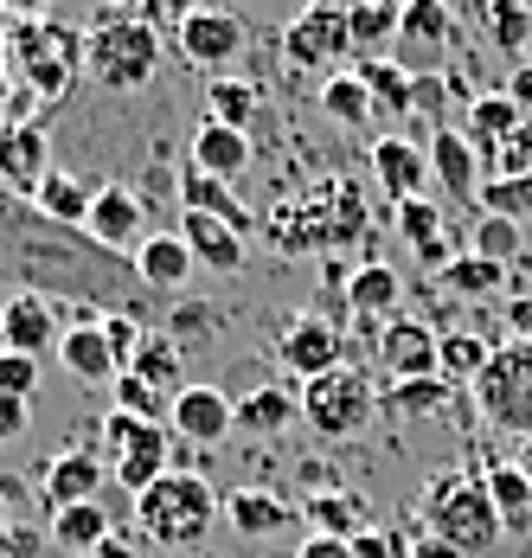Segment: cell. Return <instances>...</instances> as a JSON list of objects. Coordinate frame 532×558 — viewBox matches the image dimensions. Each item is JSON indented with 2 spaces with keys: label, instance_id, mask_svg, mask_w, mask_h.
Masks as SVG:
<instances>
[{
  "label": "cell",
  "instance_id": "21",
  "mask_svg": "<svg viewBox=\"0 0 532 558\" xmlns=\"http://www.w3.org/2000/svg\"><path fill=\"white\" fill-rule=\"evenodd\" d=\"M46 173H52L46 122H7V129H0V180H13L20 193H33Z\"/></svg>",
  "mask_w": 532,
  "mask_h": 558
},
{
  "label": "cell",
  "instance_id": "20",
  "mask_svg": "<svg viewBox=\"0 0 532 558\" xmlns=\"http://www.w3.org/2000/svg\"><path fill=\"white\" fill-rule=\"evenodd\" d=\"M193 270H200V257L186 251L180 231H148V244L135 251V282L142 289H160V295H180L193 282Z\"/></svg>",
  "mask_w": 532,
  "mask_h": 558
},
{
  "label": "cell",
  "instance_id": "14",
  "mask_svg": "<svg viewBox=\"0 0 532 558\" xmlns=\"http://www.w3.org/2000/svg\"><path fill=\"white\" fill-rule=\"evenodd\" d=\"M84 238L104 244V251H142L148 244V206H142V193L135 186H97Z\"/></svg>",
  "mask_w": 532,
  "mask_h": 558
},
{
  "label": "cell",
  "instance_id": "15",
  "mask_svg": "<svg viewBox=\"0 0 532 558\" xmlns=\"http://www.w3.org/2000/svg\"><path fill=\"white\" fill-rule=\"evenodd\" d=\"M373 180H378V193H385L391 206L424 199V186L436 180V173H430V148L411 142V135H378L373 142Z\"/></svg>",
  "mask_w": 532,
  "mask_h": 558
},
{
  "label": "cell",
  "instance_id": "44",
  "mask_svg": "<svg viewBox=\"0 0 532 558\" xmlns=\"http://www.w3.org/2000/svg\"><path fill=\"white\" fill-rule=\"evenodd\" d=\"M481 213H494V219H513L527 225L532 219V173H507V180H481Z\"/></svg>",
  "mask_w": 532,
  "mask_h": 558
},
{
  "label": "cell",
  "instance_id": "45",
  "mask_svg": "<svg viewBox=\"0 0 532 558\" xmlns=\"http://www.w3.org/2000/svg\"><path fill=\"white\" fill-rule=\"evenodd\" d=\"M109 391H116V411H129V417H148V424H160V411L173 404V398H167L160 386L135 379V373H122V379H116Z\"/></svg>",
  "mask_w": 532,
  "mask_h": 558
},
{
  "label": "cell",
  "instance_id": "40",
  "mask_svg": "<svg viewBox=\"0 0 532 558\" xmlns=\"http://www.w3.org/2000/svg\"><path fill=\"white\" fill-rule=\"evenodd\" d=\"M436 282H443L449 295L487 302V295H500V289H507V270H500V264H487V257H475V251H462V257H449V264L436 270Z\"/></svg>",
  "mask_w": 532,
  "mask_h": 558
},
{
  "label": "cell",
  "instance_id": "56",
  "mask_svg": "<svg viewBox=\"0 0 532 558\" xmlns=\"http://www.w3.org/2000/svg\"><path fill=\"white\" fill-rule=\"evenodd\" d=\"M411 558H462L449 539H436V533H411Z\"/></svg>",
  "mask_w": 532,
  "mask_h": 558
},
{
  "label": "cell",
  "instance_id": "27",
  "mask_svg": "<svg viewBox=\"0 0 532 558\" xmlns=\"http://www.w3.org/2000/svg\"><path fill=\"white\" fill-rule=\"evenodd\" d=\"M109 533V513L104 501H77V507H58L52 513V526H46V539H52L58 553H71V558H97V546H104Z\"/></svg>",
  "mask_w": 532,
  "mask_h": 558
},
{
  "label": "cell",
  "instance_id": "38",
  "mask_svg": "<svg viewBox=\"0 0 532 558\" xmlns=\"http://www.w3.org/2000/svg\"><path fill=\"white\" fill-rule=\"evenodd\" d=\"M398 231H404V244H411L424 264H436V270L456 257L449 238H443V213H436L430 199H404V206H398Z\"/></svg>",
  "mask_w": 532,
  "mask_h": 558
},
{
  "label": "cell",
  "instance_id": "53",
  "mask_svg": "<svg viewBox=\"0 0 532 558\" xmlns=\"http://www.w3.org/2000/svg\"><path fill=\"white\" fill-rule=\"evenodd\" d=\"M295 558H353V539H327V533H309Z\"/></svg>",
  "mask_w": 532,
  "mask_h": 558
},
{
  "label": "cell",
  "instance_id": "57",
  "mask_svg": "<svg viewBox=\"0 0 532 558\" xmlns=\"http://www.w3.org/2000/svg\"><path fill=\"white\" fill-rule=\"evenodd\" d=\"M97 558H142V546H135L129 533H109L104 546H97Z\"/></svg>",
  "mask_w": 532,
  "mask_h": 558
},
{
  "label": "cell",
  "instance_id": "3",
  "mask_svg": "<svg viewBox=\"0 0 532 558\" xmlns=\"http://www.w3.org/2000/svg\"><path fill=\"white\" fill-rule=\"evenodd\" d=\"M418 513H424V533H436V539H449L462 558H481L500 546V513H494V501H487V482L481 475H462V469H436L424 488V501H418Z\"/></svg>",
  "mask_w": 532,
  "mask_h": 558
},
{
  "label": "cell",
  "instance_id": "5",
  "mask_svg": "<svg viewBox=\"0 0 532 558\" xmlns=\"http://www.w3.org/2000/svg\"><path fill=\"white\" fill-rule=\"evenodd\" d=\"M469 391H475V411L494 424V430H507V437L532 444V340H507V347H494L487 373H481Z\"/></svg>",
  "mask_w": 532,
  "mask_h": 558
},
{
  "label": "cell",
  "instance_id": "60",
  "mask_svg": "<svg viewBox=\"0 0 532 558\" xmlns=\"http://www.w3.org/2000/svg\"><path fill=\"white\" fill-rule=\"evenodd\" d=\"M7 526H13V520H7V488H0V533H7Z\"/></svg>",
  "mask_w": 532,
  "mask_h": 558
},
{
  "label": "cell",
  "instance_id": "37",
  "mask_svg": "<svg viewBox=\"0 0 532 558\" xmlns=\"http://www.w3.org/2000/svg\"><path fill=\"white\" fill-rule=\"evenodd\" d=\"M321 116L327 122H340V129H360V122H373V90L360 84V71H334V77H321Z\"/></svg>",
  "mask_w": 532,
  "mask_h": 558
},
{
  "label": "cell",
  "instance_id": "63",
  "mask_svg": "<svg viewBox=\"0 0 532 558\" xmlns=\"http://www.w3.org/2000/svg\"><path fill=\"white\" fill-rule=\"evenodd\" d=\"M398 7H404V0H398Z\"/></svg>",
  "mask_w": 532,
  "mask_h": 558
},
{
  "label": "cell",
  "instance_id": "58",
  "mask_svg": "<svg viewBox=\"0 0 532 558\" xmlns=\"http://www.w3.org/2000/svg\"><path fill=\"white\" fill-rule=\"evenodd\" d=\"M0 7H13V13H26V20H33V13H46L52 0H0Z\"/></svg>",
  "mask_w": 532,
  "mask_h": 558
},
{
  "label": "cell",
  "instance_id": "62",
  "mask_svg": "<svg viewBox=\"0 0 532 558\" xmlns=\"http://www.w3.org/2000/svg\"><path fill=\"white\" fill-rule=\"evenodd\" d=\"M527 295H532V277H527Z\"/></svg>",
  "mask_w": 532,
  "mask_h": 558
},
{
  "label": "cell",
  "instance_id": "28",
  "mask_svg": "<svg viewBox=\"0 0 532 558\" xmlns=\"http://www.w3.org/2000/svg\"><path fill=\"white\" fill-rule=\"evenodd\" d=\"M520 122H527V110H520L507 90H487V97H475V104H469V116H462V135L475 142L481 168H487V155H494V148H500Z\"/></svg>",
  "mask_w": 532,
  "mask_h": 558
},
{
  "label": "cell",
  "instance_id": "46",
  "mask_svg": "<svg viewBox=\"0 0 532 558\" xmlns=\"http://www.w3.org/2000/svg\"><path fill=\"white\" fill-rule=\"evenodd\" d=\"M507 173H532V116L487 155V180H507Z\"/></svg>",
  "mask_w": 532,
  "mask_h": 558
},
{
  "label": "cell",
  "instance_id": "2",
  "mask_svg": "<svg viewBox=\"0 0 532 558\" xmlns=\"http://www.w3.org/2000/svg\"><path fill=\"white\" fill-rule=\"evenodd\" d=\"M218 513H225V501L213 495L206 475L167 469L148 495H135V533H142L148 546H167V553H193V546L213 533Z\"/></svg>",
  "mask_w": 532,
  "mask_h": 558
},
{
  "label": "cell",
  "instance_id": "59",
  "mask_svg": "<svg viewBox=\"0 0 532 558\" xmlns=\"http://www.w3.org/2000/svg\"><path fill=\"white\" fill-rule=\"evenodd\" d=\"M513 462H520V475L532 482V444H520V456H513Z\"/></svg>",
  "mask_w": 532,
  "mask_h": 558
},
{
  "label": "cell",
  "instance_id": "30",
  "mask_svg": "<svg viewBox=\"0 0 532 558\" xmlns=\"http://www.w3.org/2000/svg\"><path fill=\"white\" fill-rule=\"evenodd\" d=\"M295 417H302V398L282 386H257L238 398V430L244 437H282V430H295Z\"/></svg>",
  "mask_w": 532,
  "mask_h": 558
},
{
  "label": "cell",
  "instance_id": "1",
  "mask_svg": "<svg viewBox=\"0 0 532 558\" xmlns=\"http://www.w3.org/2000/svg\"><path fill=\"white\" fill-rule=\"evenodd\" d=\"M84 77H90L97 90H116V97L148 90L160 77L155 20H135V13H122V7H104L97 26L84 33Z\"/></svg>",
  "mask_w": 532,
  "mask_h": 558
},
{
  "label": "cell",
  "instance_id": "8",
  "mask_svg": "<svg viewBox=\"0 0 532 558\" xmlns=\"http://www.w3.org/2000/svg\"><path fill=\"white\" fill-rule=\"evenodd\" d=\"M282 58L295 71H340L353 58V39H347V0H309L289 26H282Z\"/></svg>",
  "mask_w": 532,
  "mask_h": 558
},
{
  "label": "cell",
  "instance_id": "49",
  "mask_svg": "<svg viewBox=\"0 0 532 558\" xmlns=\"http://www.w3.org/2000/svg\"><path fill=\"white\" fill-rule=\"evenodd\" d=\"M104 335H109V347H116V360H122V373H129V360H135V347H142L148 328H142L135 315H122V308H116V315H104Z\"/></svg>",
  "mask_w": 532,
  "mask_h": 558
},
{
  "label": "cell",
  "instance_id": "19",
  "mask_svg": "<svg viewBox=\"0 0 532 558\" xmlns=\"http://www.w3.org/2000/svg\"><path fill=\"white\" fill-rule=\"evenodd\" d=\"M186 168L213 173V180H238L251 168V129H231V122H193V142H186Z\"/></svg>",
  "mask_w": 532,
  "mask_h": 558
},
{
  "label": "cell",
  "instance_id": "43",
  "mask_svg": "<svg viewBox=\"0 0 532 558\" xmlns=\"http://www.w3.org/2000/svg\"><path fill=\"white\" fill-rule=\"evenodd\" d=\"M257 110H264V90H257V84H244V77H213V84H206V116H213V122L244 129Z\"/></svg>",
  "mask_w": 532,
  "mask_h": 558
},
{
  "label": "cell",
  "instance_id": "10",
  "mask_svg": "<svg viewBox=\"0 0 532 558\" xmlns=\"http://www.w3.org/2000/svg\"><path fill=\"white\" fill-rule=\"evenodd\" d=\"M436 347H443V335L430 322H418V315H391L373 335V353H378V366L391 373V386L398 379H436Z\"/></svg>",
  "mask_w": 532,
  "mask_h": 558
},
{
  "label": "cell",
  "instance_id": "36",
  "mask_svg": "<svg viewBox=\"0 0 532 558\" xmlns=\"http://www.w3.org/2000/svg\"><path fill=\"white\" fill-rule=\"evenodd\" d=\"M90 199H97V193H90L84 180H71V173H58V168L33 186V206H39L52 225H77V231H84V219H90Z\"/></svg>",
  "mask_w": 532,
  "mask_h": 558
},
{
  "label": "cell",
  "instance_id": "42",
  "mask_svg": "<svg viewBox=\"0 0 532 558\" xmlns=\"http://www.w3.org/2000/svg\"><path fill=\"white\" fill-rule=\"evenodd\" d=\"M449 379L436 373V379H398V386L385 391V411H398L404 424H424V417H436L443 404H449Z\"/></svg>",
  "mask_w": 532,
  "mask_h": 558
},
{
  "label": "cell",
  "instance_id": "34",
  "mask_svg": "<svg viewBox=\"0 0 532 558\" xmlns=\"http://www.w3.org/2000/svg\"><path fill=\"white\" fill-rule=\"evenodd\" d=\"M481 33L494 52L520 58L532 46V0H481Z\"/></svg>",
  "mask_w": 532,
  "mask_h": 558
},
{
  "label": "cell",
  "instance_id": "39",
  "mask_svg": "<svg viewBox=\"0 0 532 558\" xmlns=\"http://www.w3.org/2000/svg\"><path fill=\"white\" fill-rule=\"evenodd\" d=\"M487 360H494V347L469 328H449L443 347H436V373L449 379V386H475L481 373H487Z\"/></svg>",
  "mask_w": 532,
  "mask_h": 558
},
{
  "label": "cell",
  "instance_id": "7",
  "mask_svg": "<svg viewBox=\"0 0 532 558\" xmlns=\"http://www.w3.org/2000/svg\"><path fill=\"white\" fill-rule=\"evenodd\" d=\"M97 430H104V462H109V475H116L129 495H148L160 475H167V449H173V430H167V424L129 417V411H109Z\"/></svg>",
  "mask_w": 532,
  "mask_h": 558
},
{
  "label": "cell",
  "instance_id": "54",
  "mask_svg": "<svg viewBox=\"0 0 532 558\" xmlns=\"http://www.w3.org/2000/svg\"><path fill=\"white\" fill-rule=\"evenodd\" d=\"M507 97H513V104L532 116V58H520V64L507 71Z\"/></svg>",
  "mask_w": 532,
  "mask_h": 558
},
{
  "label": "cell",
  "instance_id": "50",
  "mask_svg": "<svg viewBox=\"0 0 532 558\" xmlns=\"http://www.w3.org/2000/svg\"><path fill=\"white\" fill-rule=\"evenodd\" d=\"M46 546V533H33V526H7L0 533V558H39Z\"/></svg>",
  "mask_w": 532,
  "mask_h": 558
},
{
  "label": "cell",
  "instance_id": "48",
  "mask_svg": "<svg viewBox=\"0 0 532 558\" xmlns=\"http://www.w3.org/2000/svg\"><path fill=\"white\" fill-rule=\"evenodd\" d=\"M353 558H411V533H398V526H366V533H353Z\"/></svg>",
  "mask_w": 532,
  "mask_h": 558
},
{
  "label": "cell",
  "instance_id": "4",
  "mask_svg": "<svg viewBox=\"0 0 532 558\" xmlns=\"http://www.w3.org/2000/svg\"><path fill=\"white\" fill-rule=\"evenodd\" d=\"M7 64H13V77L26 90H39L46 104H58L71 90V77L84 71V33H71L58 20H46V26L39 20H20L7 33Z\"/></svg>",
  "mask_w": 532,
  "mask_h": 558
},
{
  "label": "cell",
  "instance_id": "18",
  "mask_svg": "<svg viewBox=\"0 0 532 558\" xmlns=\"http://www.w3.org/2000/svg\"><path fill=\"white\" fill-rule=\"evenodd\" d=\"M58 366H64L77 386H116V379H122V360H116V347H109L104 322L64 328V340H58Z\"/></svg>",
  "mask_w": 532,
  "mask_h": 558
},
{
  "label": "cell",
  "instance_id": "33",
  "mask_svg": "<svg viewBox=\"0 0 532 558\" xmlns=\"http://www.w3.org/2000/svg\"><path fill=\"white\" fill-rule=\"evenodd\" d=\"M481 482H487V501L500 513V526L507 533H527L532 526V482L520 475V462H494Z\"/></svg>",
  "mask_w": 532,
  "mask_h": 558
},
{
  "label": "cell",
  "instance_id": "17",
  "mask_svg": "<svg viewBox=\"0 0 532 558\" xmlns=\"http://www.w3.org/2000/svg\"><path fill=\"white\" fill-rule=\"evenodd\" d=\"M0 328H7V347H13V353H33V360L58 353V340H64L52 295H39V289H20V295L0 308Z\"/></svg>",
  "mask_w": 532,
  "mask_h": 558
},
{
  "label": "cell",
  "instance_id": "12",
  "mask_svg": "<svg viewBox=\"0 0 532 558\" xmlns=\"http://www.w3.org/2000/svg\"><path fill=\"white\" fill-rule=\"evenodd\" d=\"M173 46L186 52V64H200V71H225V64H238V52H244V20L225 13V7H200L193 20L173 26Z\"/></svg>",
  "mask_w": 532,
  "mask_h": 558
},
{
  "label": "cell",
  "instance_id": "16",
  "mask_svg": "<svg viewBox=\"0 0 532 558\" xmlns=\"http://www.w3.org/2000/svg\"><path fill=\"white\" fill-rule=\"evenodd\" d=\"M424 148H430V173H436V186H443L449 199H481V180H487V168H481L475 142H469L456 122H436Z\"/></svg>",
  "mask_w": 532,
  "mask_h": 558
},
{
  "label": "cell",
  "instance_id": "13",
  "mask_svg": "<svg viewBox=\"0 0 532 558\" xmlns=\"http://www.w3.org/2000/svg\"><path fill=\"white\" fill-rule=\"evenodd\" d=\"M456 46V13H449V0H404V20H398V64L411 71V64H424L436 71L443 58Z\"/></svg>",
  "mask_w": 532,
  "mask_h": 558
},
{
  "label": "cell",
  "instance_id": "26",
  "mask_svg": "<svg viewBox=\"0 0 532 558\" xmlns=\"http://www.w3.org/2000/svg\"><path fill=\"white\" fill-rule=\"evenodd\" d=\"M180 213H206V219H225L231 231L251 238V206L231 193V180H213V173L186 168L180 173Z\"/></svg>",
  "mask_w": 532,
  "mask_h": 558
},
{
  "label": "cell",
  "instance_id": "23",
  "mask_svg": "<svg viewBox=\"0 0 532 558\" xmlns=\"http://www.w3.org/2000/svg\"><path fill=\"white\" fill-rule=\"evenodd\" d=\"M180 238H186V251L200 257V270H213V277H231V270H244V231H231L225 219H206V213H180Z\"/></svg>",
  "mask_w": 532,
  "mask_h": 558
},
{
  "label": "cell",
  "instance_id": "24",
  "mask_svg": "<svg viewBox=\"0 0 532 558\" xmlns=\"http://www.w3.org/2000/svg\"><path fill=\"white\" fill-rule=\"evenodd\" d=\"M398 0H347V39H353V64L360 58H391L398 52Z\"/></svg>",
  "mask_w": 532,
  "mask_h": 558
},
{
  "label": "cell",
  "instance_id": "47",
  "mask_svg": "<svg viewBox=\"0 0 532 558\" xmlns=\"http://www.w3.org/2000/svg\"><path fill=\"white\" fill-rule=\"evenodd\" d=\"M0 391H7V398H33V391H39V360L7 347V353H0Z\"/></svg>",
  "mask_w": 532,
  "mask_h": 558
},
{
  "label": "cell",
  "instance_id": "61",
  "mask_svg": "<svg viewBox=\"0 0 532 558\" xmlns=\"http://www.w3.org/2000/svg\"><path fill=\"white\" fill-rule=\"evenodd\" d=\"M0 353H7V328H0Z\"/></svg>",
  "mask_w": 532,
  "mask_h": 558
},
{
  "label": "cell",
  "instance_id": "52",
  "mask_svg": "<svg viewBox=\"0 0 532 558\" xmlns=\"http://www.w3.org/2000/svg\"><path fill=\"white\" fill-rule=\"evenodd\" d=\"M20 430H26V398H7L0 391V444H13Z\"/></svg>",
  "mask_w": 532,
  "mask_h": 558
},
{
  "label": "cell",
  "instance_id": "55",
  "mask_svg": "<svg viewBox=\"0 0 532 558\" xmlns=\"http://www.w3.org/2000/svg\"><path fill=\"white\" fill-rule=\"evenodd\" d=\"M507 328H513V340H532V295L507 302Z\"/></svg>",
  "mask_w": 532,
  "mask_h": 558
},
{
  "label": "cell",
  "instance_id": "32",
  "mask_svg": "<svg viewBox=\"0 0 532 558\" xmlns=\"http://www.w3.org/2000/svg\"><path fill=\"white\" fill-rule=\"evenodd\" d=\"M302 520L327 533V539H353V533H366V501L360 495H347V488H315L309 501H302Z\"/></svg>",
  "mask_w": 532,
  "mask_h": 558
},
{
  "label": "cell",
  "instance_id": "22",
  "mask_svg": "<svg viewBox=\"0 0 532 558\" xmlns=\"http://www.w3.org/2000/svg\"><path fill=\"white\" fill-rule=\"evenodd\" d=\"M97 488H104V456L97 449H64L46 462V482H39V495L46 507H77V501H97Z\"/></svg>",
  "mask_w": 532,
  "mask_h": 558
},
{
  "label": "cell",
  "instance_id": "51",
  "mask_svg": "<svg viewBox=\"0 0 532 558\" xmlns=\"http://www.w3.org/2000/svg\"><path fill=\"white\" fill-rule=\"evenodd\" d=\"M129 7H142V13H160L167 26H180V20H193L200 7H213V0H129Z\"/></svg>",
  "mask_w": 532,
  "mask_h": 558
},
{
  "label": "cell",
  "instance_id": "29",
  "mask_svg": "<svg viewBox=\"0 0 532 558\" xmlns=\"http://www.w3.org/2000/svg\"><path fill=\"white\" fill-rule=\"evenodd\" d=\"M225 520H231V533L269 539V533L295 526V507L282 501V495H269V488H238V495H225Z\"/></svg>",
  "mask_w": 532,
  "mask_h": 558
},
{
  "label": "cell",
  "instance_id": "41",
  "mask_svg": "<svg viewBox=\"0 0 532 558\" xmlns=\"http://www.w3.org/2000/svg\"><path fill=\"white\" fill-rule=\"evenodd\" d=\"M469 251L487 257V264H500V270H513V264H520V251H527V231H520L513 219L475 213V225H469Z\"/></svg>",
  "mask_w": 532,
  "mask_h": 558
},
{
  "label": "cell",
  "instance_id": "9",
  "mask_svg": "<svg viewBox=\"0 0 532 558\" xmlns=\"http://www.w3.org/2000/svg\"><path fill=\"white\" fill-rule=\"evenodd\" d=\"M276 360H282V373L289 379H321V373H334V366H347V335L327 322V315H289V328L276 340Z\"/></svg>",
  "mask_w": 532,
  "mask_h": 558
},
{
  "label": "cell",
  "instance_id": "35",
  "mask_svg": "<svg viewBox=\"0 0 532 558\" xmlns=\"http://www.w3.org/2000/svg\"><path fill=\"white\" fill-rule=\"evenodd\" d=\"M129 373H135V379H148V386H160L167 398H173V391H180V373H186L180 340L167 335V328H148V335H142V347H135V360H129Z\"/></svg>",
  "mask_w": 532,
  "mask_h": 558
},
{
  "label": "cell",
  "instance_id": "25",
  "mask_svg": "<svg viewBox=\"0 0 532 558\" xmlns=\"http://www.w3.org/2000/svg\"><path fill=\"white\" fill-rule=\"evenodd\" d=\"M398 302H404V277L391 270V264H360L353 277H347V308L360 315V322H391L398 315Z\"/></svg>",
  "mask_w": 532,
  "mask_h": 558
},
{
  "label": "cell",
  "instance_id": "6",
  "mask_svg": "<svg viewBox=\"0 0 532 558\" xmlns=\"http://www.w3.org/2000/svg\"><path fill=\"white\" fill-rule=\"evenodd\" d=\"M378 411V391L373 379H360L353 366H334V373H321L302 386V424L327 437V444H347V437H360L366 424H373Z\"/></svg>",
  "mask_w": 532,
  "mask_h": 558
},
{
  "label": "cell",
  "instance_id": "31",
  "mask_svg": "<svg viewBox=\"0 0 532 558\" xmlns=\"http://www.w3.org/2000/svg\"><path fill=\"white\" fill-rule=\"evenodd\" d=\"M353 71H360V84L373 90L378 116H411L418 110V71H404L398 58H360Z\"/></svg>",
  "mask_w": 532,
  "mask_h": 558
},
{
  "label": "cell",
  "instance_id": "11",
  "mask_svg": "<svg viewBox=\"0 0 532 558\" xmlns=\"http://www.w3.org/2000/svg\"><path fill=\"white\" fill-rule=\"evenodd\" d=\"M167 430L186 437V444L213 449V444H225V437L238 430V404H231L218 386H206V379H200V386H180L173 404H167Z\"/></svg>",
  "mask_w": 532,
  "mask_h": 558
}]
</instances>
